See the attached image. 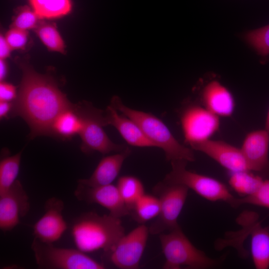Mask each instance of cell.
Masks as SVG:
<instances>
[{"label": "cell", "instance_id": "obj_1", "mask_svg": "<svg viewBox=\"0 0 269 269\" xmlns=\"http://www.w3.org/2000/svg\"><path fill=\"white\" fill-rule=\"evenodd\" d=\"M22 71L12 114L25 120L29 127L31 138L52 134V126L56 117L73 105L51 80L26 65Z\"/></svg>", "mask_w": 269, "mask_h": 269}, {"label": "cell", "instance_id": "obj_2", "mask_svg": "<svg viewBox=\"0 0 269 269\" xmlns=\"http://www.w3.org/2000/svg\"><path fill=\"white\" fill-rule=\"evenodd\" d=\"M72 236L77 249L84 253L102 250L108 252L125 235L121 218L90 212L76 219Z\"/></svg>", "mask_w": 269, "mask_h": 269}, {"label": "cell", "instance_id": "obj_3", "mask_svg": "<svg viewBox=\"0 0 269 269\" xmlns=\"http://www.w3.org/2000/svg\"><path fill=\"white\" fill-rule=\"evenodd\" d=\"M111 105L119 112L134 121L155 146L163 150L166 160L170 162L177 160L188 162L195 160L192 149L179 142L164 123L154 115L130 108L116 96L112 99Z\"/></svg>", "mask_w": 269, "mask_h": 269}, {"label": "cell", "instance_id": "obj_4", "mask_svg": "<svg viewBox=\"0 0 269 269\" xmlns=\"http://www.w3.org/2000/svg\"><path fill=\"white\" fill-rule=\"evenodd\" d=\"M162 252L165 259L164 269H205L217 266L219 261L209 258L196 248L178 227L167 233L158 235Z\"/></svg>", "mask_w": 269, "mask_h": 269}, {"label": "cell", "instance_id": "obj_5", "mask_svg": "<svg viewBox=\"0 0 269 269\" xmlns=\"http://www.w3.org/2000/svg\"><path fill=\"white\" fill-rule=\"evenodd\" d=\"M187 162L184 160L171 161V170L165 175L163 182L184 185L208 200L223 201L230 205L235 197L224 183L211 177L187 170Z\"/></svg>", "mask_w": 269, "mask_h": 269}, {"label": "cell", "instance_id": "obj_6", "mask_svg": "<svg viewBox=\"0 0 269 269\" xmlns=\"http://www.w3.org/2000/svg\"><path fill=\"white\" fill-rule=\"evenodd\" d=\"M31 248L38 267L48 269H103L105 266L78 249L56 247L34 238Z\"/></svg>", "mask_w": 269, "mask_h": 269}, {"label": "cell", "instance_id": "obj_7", "mask_svg": "<svg viewBox=\"0 0 269 269\" xmlns=\"http://www.w3.org/2000/svg\"><path fill=\"white\" fill-rule=\"evenodd\" d=\"M76 107L83 121V127L79 134L82 151L86 153L98 151L105 154L112 151L120 152L126 148L124 145L112 141L104 131V111L89 104Z\"/></svg>", "mask_w": 269, "mask_h": 269}, {"label": "cell", "instance_id": "obj_8", "mask_svg": "<svg viewBox=\"0 0 269 269\" xmlns=\"http://www.w3.org/2000/svg\"><path fill=\"white\" fill-rule=\"evenodd\" d=\"M188 190L184 185L163 181L154 187V192L160 202V211L149 228L151 234L159 235L179 227L177 219L186 201Z\"/></svg>", "mask_w": 269, "mask_h": 269}, {"label": "cell", "instance_id": "obj_9", "mask_svg": "<svg viewBox=\"0 0 269 269\" xmlns=\"http://www.w3.org/2000/svg\"><path fill=\"white\" fill-rule=\"evenodd\" d=\"M149 229L140 225L124 235L108 252L109 261L121 269H135L139 264L148 238Z\"/></svg>", "mask_w": 269, "mask_h": 269}, {"label": "cell", "instance_id": "obj_10", "mask_svg": "<svg viewBox=\"0 0 269 269\" xmlns=\"http://www.w3.org/2000/svg\"><path fill=\"white\" fill-rule=\"evenodd\" d=\"M180 121L185 141L189 145L210 139L220 127L218 116L197 105L185 108Z\"/></svg>", "mask_w": 269, "mask_h": 269}, {"label": "cell", "instance_id": "obj_11", "mask_svg": "<svg viewBox=\"0 0 269 269\" xmlns=\"http://www.w3.org/2000/svg\"><path fill=\"white\" fill-rule=\"evenodd\" d=\"M28 196L20 182L16 180L0 195V229L9 231L17 226L20 219L28 213Z\"/></svg>", "mask_w": 269, "mask_h": 269}, {"label": "cell", "instance_id": "obj_12", "mask_svg": "<svg viewBox=\"0 0 269 269\" xmlns=\"http://www.w3.org/2000/svg\"><path fill=\"white\" fill-rule=\"evenodd\" d=\"M74 195L77 199L88 203H96L108 209L110 214L121 218L130 214L117 186L112 184L90 187L78 183Z\"/></svg>", "mask_w": 269, "mask_h": 269}, {"label": "cell", "instance_id": "obj_13", "mask_svg": "<svg viewBox=\"0 0 269 269\" xmlns=\"http://www.w3.org/2000/svg\"><path fill=\"white\" fill-rule=\"evenodd\" d=\"M64 203L60 199L52 197L45 204L43 215L33 227L35 238L46 243H53L58 240L67 229L63 217Z\"/></svg>", "mask_w": 269, "mask_h": 269}, {"label": "cell", "instance_id": "obj_14", "mask_svg": "<svg viewBox=\"0 0 269 269\" xmlns=\"http://www.w3.org/2000/svg\"><path fill=\"white\" fill-rule=\"evenodd\" d=\"M241 149L250 171L269 177V133L267 130L249 133Z\"/></svg>", "mask_w": 269, "mask_h": 269}, {"label": "cell", "instance_id": "obj_15", "mask_svg": "<svg viewBox=\"0 0 269 269\" xmlns=\"http://www.w3.org/2000/svg\"><path fill=\"white\" fill-rule=\"evenodd\" d=\"M190 145L192 149L205 153L230 172L249 170L241 148L225 141L208 139Z\"/></svg>", "mask_w": 269, "mask_h": 269}, {"label": "cell", "instance_id": "obj_16", "mask_svg": "<svg viewBox=\"0 0 269 269\" xmlns=\"http://www.w3.org/2000/svg\"><path fill=\"white\" fill-rule=\"evenodd\" d=\"M104 113L105 126L111 125L116 128L128 144L137 147H155L134 121L119 113L112 105L108 106Z\"/></svg>", "mask_w": 269, "mask_h": 269}, {"label": "cell", "instance_id": "obj_17", "mask_svg": "<svg viewBox=\"0 0 269 269\" xmlns=\"http://www.w3.org/2000/svg\"><path fill=\"white\" fill-rule=\"evenodd\" d=\"M131 150L129 147L118 153L103 158L91 176L86 179H80L78 183L90 187L103 186L112 184L118 176L125 159Z\"/></svg>", "mask_w": 269, "mask_h": 269}, {"label": "cell", "instance_id": "obj_18", "mask_svg": "<svg viewBox=\"0 0 269 269\" xmlns=\"http://www.w3.org/2000/svg\"><path fill=\"white\" fill-rule=\"evenodd\" d=\"M201 100L205 108L218 117H230L234 112L235 105L232 94L217 81L204 87Z\"/></svg>", "mask_w": 269, "mask_h": 269}, {"label": "cell", "instance_id": "obj_19", "mask_svg": "<svg viewBox=\"0 0 269 269\" xmlns=\"http://www.w3.org/2000/svg\"><path fill=\"white\" fill-rule=\"evenodd\" d=\"M251 252L257 269L269 268V226L263 227L258 222L250 232Z\"/></svg>", "mask_w": 269, "mask_h": 269}, {"label": "cell", "instance_id": "obj_20", "mask_svg": "<svg viewBox=\"0 0 269 269\" xmlns=\"http://www.w3.org/2000/svg\"><path fill=\"white\" fill-rule=\"evenodd\" d=\"M83 127V119L74 106L61 113L52 126V134L69 138L80 134Z\"/></svg>", "mask_w": 269, "mask_h": 269}, {"label": "cell", "instance_id": "obj_21", "mask_svg": "<svg viewBox=\"0 0 269 269\" xmlns=\"http://www.w3.org/2000/svg\"><path fill=\"white\" fill-rule=\"evenodd\" d=\"M29 3L39 19L59 18L72 8L70 0H29Z\"/></svg>", "mask_w": 269, "mask_h": 269}, {"label": "cell", "instance_id": "obj_22", "mask_svg": "<svg viewBox=\"0 0 269 269\" xmlns=\"http://www.w3.org/2000/svg\"><path fill=\"white\" fill-rule=\"evenodd\" d=\"M230 173L229 184L241 197L247 196L254 193L264 180L261 176L254 174L249 170Z\"/></svg>", "mask_w": 269, "mask_h": 269}, {"label": "cell", "instance_id": "obj_23", "mask_svg": "<svg viewBox=\"0 0 269 269\" xmlns=\"http://www.w3.org/2000/svg\"><path fill=\"white\" fill-rule=\"evenodd\" d=\"M160 211V202L154 196L144 194L134 203L130 211L135 220L140 223L156 218Z\"/></svg>", "mask_w": 269, "mask_h": 269}, {"label": "cell", "instance_id": "obj_24", "mask_svg": "<svg viewBox=\"0 0 269 269\" xmlns=\"http://www.w3.org/2000/svg\"><path fill=\"white\" fill-rule=\"evenodd\" d=\"M117 187L130 211L136 201L144 194L142 183L138 178L133 176L120 177Z\"/></svg>", "mask_w": 269, "mask_h": 269}, {"label": "cell", "instance_id": "obj_25", "mask_svg": "<svg viewBox=\"0 0 269 269\" xmlns=\"http://www.w3.org/2000/svg\"><path fill=\"white\" fill-rule=\"evenodd\" d=\"M21 151L6 157L0 162V195L5 193L16 180L19 169Z\"/></svg>", "mask_w": 269, "mask_h": 269}, {"label": "cell", "instance_id": "obj_26", "mask_svg": "<svg viewBox=\"0 0 269 269\" xmlns=\"http://www.w3.org/2000/svg\"><path fill=\"white\" fill-rule=\"evenodd\" d=\"M34 29L48 49L62 53L65 52L64 41L53 24L39 22Z\"/></svg>", "mask_w": 269, "mask_h": 269}, {"label": "cell", "instance_id": "obj_27", "mask_svg": "<svg viewBox=\"0 0 269 269\" xmlns=\"http://www.w3.org/2000/svg\"><path fill=\"white\" fill-rule=\"evenodd\" d=\"M244 38L261 56L263 62L267 61L269 57V24L248 32Z\"/></svg>", "mask_w": 269, "mask_h": 269}, {"label": "cell", "instance_id": "obj_28", "mask_svg": "<svg viewBox=\"0 0 269 269\" xmlns=\"http://www.w3.org/2000/svg\"><path fill=\"white\" fill-rule=\"evenodd\" d=\"M245 204L269 209V179H264L260 187L252 194L235 197L230 205L236 208Z\"/></svg>", "mask_w": 269, "mask_h": 269}, {"label": "cell", "instance_id": "obj_29", "mask_svg": "<svg viewBox=\"0 0 269 269\" xmlns=\"http://www.w3.org/2000/svg\"><path fill=\"white\" fill-rule=\"evenodd\" d=\"M39 17L29 7H20L17 10L11 28H15L24 30L34 29L39 23Z\"/></svg>", "mask_w": 269, "mask_h": 269}, {"label": "cell", "instance_id": "obj_30", "mask_svg": "<svg viewBox=\"0 0 269 269\" xmlns=\"http://www.w3.org/2000/svg\"><path fill=\"white\" fill-rule=\"evenodd\" d=\"M4 37L12 49H21L27 42L28 32L26 30L11 28Z\"/></svg>", "mask_w": 269, "mask_h": 269}, {"label": "cell", "instance_id": "obj_31", "mask_svg": "<svg viewBox=\"0 0 269 269\" xmlns=\"http://www.w3.org/2000/svg\"><path fill=\"white\" fill-rule=\"evenodd\" d=\"M15 87L11 84L1 82L0 84V101L10 102L16 97Z\"/></svg>", "mask_w": 269, "mask_h": 269}, {"label": "cell", "instance_id": "obj_32", "mask_svg": "<svg viewBox=\"0 0 269 269\" xmlns=\"http://www.w3.org/2000/svg\"><path fill=\"white\" fill-rule=\"evenodd\" d=\"M11 50L12 49L5 37L1 35L0 37V59L4 60L7 58L9 56Z\"/></svg>", "mask_w": 269, "mask_h": 269}, {"label": "cell", "instance_id": "obj_33", "mask_svg": "<svg viewBox=\"0 0 269 269\" xmlns=\"http://www.w3.org/2000/svg\"><path fill=\"white\" fill-rule=\"evenodd\" d=\"M11 104L9 102H0V118L3 119L6 118L12 109Z\"/></svg>", "mask_w": 269, "mask_h": 269}, {"label": "cell", "instance_id": "obj_34", "mask_svg": "<svg viewBox=\"0 0 269 269\" xmlns=\"http://www.w3.org/2000/svg\"><path fill=\"white\" fill-rule=\"evenodd\" d=\"M7 74V66L4 60H0V80L2 81Z\"/></svg>", "mask_w": 269, "mask_h": 269}, {"label": "cell", "instance_id": "obj_35", "mask_svg": "<svg viewBox=\"0 0 269 269\" xmlns=\"http://www.w3.org/2000/svg\"><path fill=\"white\" fill-rule=\"evenodd\" d=\"M265 129L269 133V109L266 118Z\"/></svg>", "mask_w": 269, "mask_h": 269}]
</instances>
